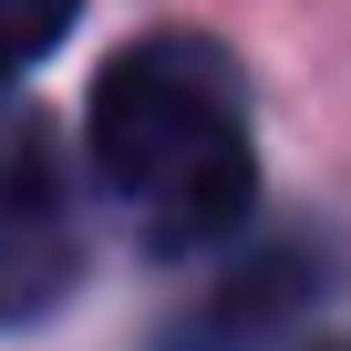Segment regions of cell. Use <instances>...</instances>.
Listing matches in <instances>:
<instances>
[{"instance_id":"6da1fadb","label":"cell","mask_w":351,"mask_h":351,"mask_svg":"<svg viewBox=\"0 0 351 351\" xmlns=\"http://www.w3.org/2000/svg\"><path fill=\"white\" fill-rule=\"evenodd\" d=\"M93 176L155 258H207L217 238L248 228L258 207V145H248V93L217 42H134L93 83Z\"/></svg>"},{"instance_id":"7a4b0ae2","label":"cell","mask_w":351,"mask_h":351,"mask_svg":"<svg viewBox=\"0 0 351 351\" xmlns=\"http://www.w3.org/2000/svg\"><path fill=\"white\" fill-rule=\"evenodd\" d=\"M83 279V207L62 134L32 104H0V330L52 320Z\"/></svg>"},{"instance_id":"3957f363","label":"cell","mask_w":351,"mask_h":351,"mask_svg":"<svg viewBox=\"0 0 351 351\" xmlns=\"http://www.w3.org/2000/svg\"><path fill=\"white\" fill-rule=\"evenodd\" d=\"M330 289V248L320 238H279V248H258V258H238L186 320L165 330V351H269L310 300Z\"/></svg>"},{"instance_id":"277c9868","label":"cell","mask_w":351,"mask_h":351,"mask_svg":"<svg viewBox=\"0 0 351 351\" xmlns=\"http://www.w3.org/2000/svg\"><path fill=\"white\" fill-rule=\"evenodd\" d=\"M73 11H83V0H0V83H21V73L73 32Z\"/></svg>"},{"instance_id":"5b68a950","label":"cell","mask_w":351,"mask_h":351,"mask_svg":"<svg viewBox=\"0 0 351 351\" xmlns=\"http://www.w3.org/2000/svg\"><path fill=\"white\" fill-rule=\"evenodd\" d=\"M341 351H351V341H341Z\"/></svg>"}]
</instances>
